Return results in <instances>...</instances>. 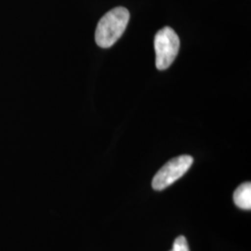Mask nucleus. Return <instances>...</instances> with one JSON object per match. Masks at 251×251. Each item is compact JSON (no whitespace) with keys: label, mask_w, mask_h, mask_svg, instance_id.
<instances>
[{"label":"nucleus","mask_w":251,"mask_h":251,"mask_svg":"<svg viewBox=\"0 0 251 251\" xmlns=\"http://www.w3.org/2000/svg\"><path fill=\"white\" fill-rule=\"evenodd\" d=\"M129 11L124 7L111 9L100 20L95 32L97 45L107 49L114 45L125 32L129 21Z\"/></svg>","instance_id":"1"},{"label":"nucleus","mask_w":251,"mask_h":251,"mask_svg":"<svg viewBox=\"0 0 251 251\" xmlns=\"http://www.w3.org/2000/svg\"><path fill=\"white\" fill-rule=\"evenodd\" d=\"M153 44L156 68L158 70L168 69L179 52V36L171 27H164L156 33Z\"/></svg>","instance_id":"2"},{"label":"nucleus","mask_w":251,"mask_h":251,"mask_svg":"<svg viewBox=\"0 0 251 251\" xmlns=\"http://www.w3.org/2000/svg\"><path fill=\"white\" fill-rule=\"evenodd\" d=\"M193 162L194 158L188 154L179 155L171 159L154 175L152 181V188L155 191H162L169 187L188 171Z\"/></svg>","instance_id":"3"},{"label":"nucleus","mask_w":251,"mask_h":251,"mask_svg":"<svg viewBox=\"0 0 251 251\" xmlns=\"http://www.w3.org/2000/svg\"><path fill=\"white\" fill-rule=\"evenodd\" d=\"M233 202L239 208L251 209V183L244 182L235 189L233 193Z\"/></svg>","instance_id":"4"},{"label":"nucleus","mask_w":251,"mask_h":251,"mask_svg":"<svg viewBox=\"0 0 251 251\" xmlns=\"http://www.w3.org/2000/svg\"><path fill=\"white\" fill-rule=\"evenodd\" d=\"M171 251H190L186 238L183 235L178 236L173 243L172 250Z\"/></svg>","instance_id":"5"}]
</instances>
